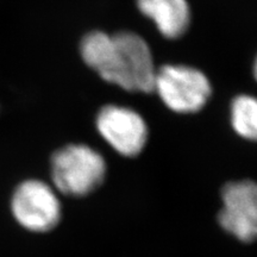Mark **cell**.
<instances>
[{
  "mask_svg": "<svg viewBox=\"0 0 257 257\" xmlns=\"http://www.w3.org/2000/svg\"><path fill=\"white\" fill-rule=\"evenodd\" d=\"M107 173L106 161L86 144H68L53 154L50 178L57 193L70 198H85L98 191Z\"/></svg>",
  "mask_w": 257,
  "mask_h": 257,
  "instance_id": "obj_2",
  "label": "cell"
},
{
  "mask_svg": "<svg viewBox=\"0 0 257 257\" xmlns=\"http://www.w3.org/2000/svg\"><path fill=\"white\" fill-rule=\"evenodd\" d=\"M157 68L143 37L123 31L112 35V47L98 74L105 81L128 92L150 93Z\"/></svg>",
  "mask_w": 257,
  "mask_h": 257,
  "instance_id": "obj_1",
  "label": "cell"
},
{
  "mask_svg": "<svg viewBox=\"0 0 257 257\" xmlns=\"http://www.w3.org/2000/svg\"><path fill=\"white\" fill-rule=\"evenodd\" d=\"M218 223L225 232L242 243H251L257 234V187L252 180L230 181L220 191Z\"/></svg>",
  "mask_w": 257,
  "mask_h": 257,
  "instance_id": "obj_5",
  "label": "cell"
},
{
  "mask_svg": "<svg viewBox=\"0 0 257 257\" xmlns=\"http://www.w3.org/2000/svg\"><path fill=\"white\" fill-rule=\"evenodd\" d=\"M137 6L155 23L160 34L169 40L181 37L191 23L187 0H137Z\"/></svg>",
  "mask_w": 257,
  "mask_h": 257,
  "instance_id": "obj_7",
  "label": "cell"
},
{
  "mask_svg": "<svg viewBox=\"0 0 257 257\" xmlns=\"http://www.w3.org/2000/svg\"><path fill=\"white\" fill-rule=\"evenodd\" d=\"M169 110L189 114L200 111L210 99V80L197 68L167 64L156 70L154 89Z\"/></svg>",
  "mask_w": 257,
  "mask_h": 257,
  "instance_id": "obj_3",
  "label": "cell"
},
{
  "mask_svg": "<svg viewBox=\"0 0 257 257\" xmlns=\"http://www.w3.org/2000/svg\"><path fill=\"white\" fill-rule=\"evenodd\" d=\"M231 125L234 133L244 140L257 136V101L251 95H239L231 105Z\"/></svg>",
  "mask_w": 257,
  "mask_h": 257,
  "instance_id": "obj_8",
  "label": "cell"
},
{
  "mask_svg": "<svg viewBox=\"0 0 257 257\" xmlns=\"http://www.w3.org/2000/svg\"><path fill=\"white\" fill-rule=\"evenodd\" d=\"M96 128L114 152L125 157L140 155L147 146L149 131L140 113L125 106H104L96 115Z\"/></svg>",
  "mask_w": 257,
  "mask_h": 257,
  "instance_id": "obj_6",
  "label": "cell"
},
{
  "mask_svg": "<svg viewBox=\"0 0 257 257\" xmlns=\"http://www.w3.org/2000/svg\"><path fill=\"white\" fill-rule=\"evenodd\" d=\"M112 46V35L102 31H92L82 38L80 53L82 60L96 73L104 66Z\"/></svg>",
  "mask_w": 257,
  "mask_h": 257,
  "instance_id": "obj_9",
  "label": "cell"
},
{
  "mask_svg": "<svg viewBox=\"0 0 257 257\" xmlns=\"http://www.w3.org/2000/svg\"><path fill=\"white\" fill-rule=\"evenodd\" d=\"M15 220L34 233H47L60 224L62 206L59 193L43 180H24L16 187L11 198Z\"/></svg>",
  "mask_w": 257,
  "mask_h": 257,
  "instance_id": "obj_4",
  "label": "cell"
}]
</instances>
